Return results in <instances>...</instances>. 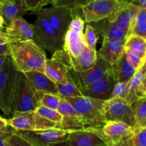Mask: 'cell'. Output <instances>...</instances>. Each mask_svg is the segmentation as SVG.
<instances>
[{"instance_id": "1", "label": "cell", "mask_w": 146, "mask_h": 146, "mask_svg": "<svg viewBox=\"0 0 146 146\" xmlns=\"http://www.w3.org/2000/svg\"><path fill=\"white\" fill-rule=\"evenodd\" d=\"M34 41L41 48L56 52L64 48V38L74 19L72 11L65 7L51 6L35 14Z\"/></svg>"}, {"instance_id": "28", "label": "cell", "mask_w": 146, "mask_h": 146, "mask_svg": "<svg viewBox=\"0 0 146 146\" xmlns=\"http://www.w3.org/2000/svg\"><path fill=\"white\" fill-rule=\"evenodd\" d=\"M131 34L146 39V9H140L137 14Z\"/></svg>"}, {"instance_id": "19", "label": "cell", "mask_w": 146, "mask_h": 146, "mask_svg": "<svg viewBox=\"0 0 146 146\" xmlns=\"http://www.w3.org/2000/svg\"><path fill=\"white\" fill-rule=\"evenodd\" d=\"M33 88L38 92L58 95V88L56 83L51 81L44 73L39 71H29L24 73Z\"/></svg>"}, {"instance_id": "37", "label": "cell", "mask_w": 146, "mask_h": 146, "mask_svg": "<svg viewBox=\"0 0 146 146\" xmlns=\"http://www.w3.org/2000/svg\"><path fill=\"white\" fill-rule=\"evenodd\" d=\"M10 40L6 35L5 32L0 33V56H9Z\"/></svg>"}, {"instance_id": "4", "label": "cell", "mask_w": 146, "mask_h": 146, "mask_svg": "<svg viewBox=\"0 0 146 146\" xmlns=\"http://www.w3.org/2000/svg\"><path fill=\"white\" fill-rule=\"evenodd\" d=\"M18 73L9 56L0 69V109L7 116L12 115Z\"/></svg>"}, {"instance_id": "5", "label": "cell", "mask_w": 146, "mask_h": 146, "mask_svg": "<svg viewBox=\"0 0 146 146\" xmlns=\"http://www.w3.org/2000/svg\"><path fill=\"white\" fill-rule=\"evenodd\" d=\"M39 92L36 91L25 74L19 71L12 108V115L20 113L35 111L38 107Z\"/></svg>"}, {"instance_id": "22", "label": "cell", "mask_w": 146, "mask_h": 146, "mask_svg": "<svg viewBox=\"0 0 146 146\" xmlns=\"http://www.w3.org/2000/svg\"><path fill=\"white\" fill-rule=\"evenodd\" d=\"M96 61L97 51L88 47H86L84 51L76 58L71 57L72 68L76 72H83L91 69L94 66Z\"/></svg>"}, {"instance_id": "10", "label": "cell", "mask_w": 146, "mask_h": 146, "mask_svg": "<svg viewBox=\"0 0 146 146\" xmlns=\"http://www.w3.org/2000/svg\"><path fill=\"white\" fill-rule=\"evenodd\" d=\"M112 66L104 60L97 57V61L93 68L83 72H76L71 68L68 75L71 81L80 90L84 89L104 78L111 70Z\"/></svg>"}, {"instance_id": "31", "label": "cell", "mask_w": 146, "mask_h": 146, "mask_svg": "<svg viewBox=\"0 0 146 146\" xmlns=\"http://www.w3.org/2000/svg\"><path fill=\"white\" fill-rule=\"evenodd\" d=\"M35 112L42 118L59 125L63 120V116L57 111V110L51 109L44 106H38L36 108Z\"/></svg>"}, {"instance_id": "36", "label": "cell", "mask_w": 146, "mask_h": 146, "mask_svg": "<svg viewBox=\"0 0 146 146\" xmlns=\"http://www.w3.org/2000/svg\"><path fill=\"white\" fill-rule=\"evenodd\" d=\"M128 94V83H117L110 98L125 99Z\"/></svg>"}, {"instance_id": "35", "label": "cell", "mask_w": 146, "mask_h": 146, "mask_svg": "<svg viewBox=\"0 0 146 146\" xmlns=\"http://www.w3.org/2000/svg\"><path fill=\"white\" fill-rule=\"evenodd\" d=\"M125 53L128 60L136 70H138L145 63V58L139 53L129 48H125Z\"/></svg>"}, {"instance_id": "40", "label": "cell", "mask_w": 146, "mask_h": 146, "mask_svg": "<svg viewBox=\"0 0 146 146\" xmlns=\"http://www.w3.org/2000/svg\"><path fill=\"white\" fill-rule=\"evenodd\" d=\"M13 129L9 125L7 119L0 116V133H11Z\"/></svg>"}, {"instance_id": "27", "label": "cell", "mask_w": 146, "mask_h": 146, "mask_svg": "<svg viewBox=\"0 0 146 146\" xmlns=\"http://www.w3.org/2000/svg\"><path fill=\"white\" fill-rule=\"evenodd\" d=\"M58 91V95L61 98H76L83 96L80 90L77 88L74 83L68 81L64 84H56Z\"/></svg>"}, {"instance_id": "12", "label": "cell", "mask_w": 146, "mask_h": 146, "mask_svg": "<svg viewBox=\"0 0 146 146\" xmlns=\"http://www.w3.org/2000/svg\"><path fill=\"white\" fill-rule=\"evenodd\" d=\"M140 8L133 5L128 1H123L118 10L108 19L110 22L125 31L129 36L132 33L133 27Z\"/></svg>"}, {"instance_id": "41", "label": "cell", "mask_w": 146, "mask_h": 146, "mask_svg": "<svg viewBox=\"0 0 146 146\" xmlns=\"http://www.w3.org/2000/svg\"><path fill=\"white\" fill-rule=\"evenodd\" d=\"M138 97L139 99L146 98V74L138 89Z\"/></svg>"}, {"instance_id": "33", "label": "cell", "mask_w": 146, "mask_h": 146, "mask_svg": "<svg viewBox=\"0 0 146 146\" xmlns=\"http://www.w3.org/2000/svg\"><path fill=\"white\" fill-rule=\"evenodd\" d=\"M57 111L63 117H78L73 106L65 98L61 97Z\"/></svg>"}, {"instance_id": "14", "label": "cell", "mask_w": 146, "mask_h": 146, "mask_svg": "<svg viewBox=\"0 0 146 146\" xmlns=\"http://www.w3.org/2000/svg\"><path fill=\"white\" fill-rule=\"evenodd\" d=\"M125 40L104 38L102 46L97 51V57L111 64H115L125 51Z\"/></svg>"}, {"instance_id": "24", "label": "cell", "mask_w": 146, "mask_h": 146, "mask_svg": "<svg viewBox=\"0 0 146 146\" xmlns=\"http://www.w3.org/2000/svg\"><path fill=\"white\" fill-rule=\"evenodd\" d=\"M134 113V132L146 128V98H141L131 105Z\"/></svg>"}, {"instance_id": "49", "label": "cell", "mask_w": 146, "mask_h": 146, "mask_svg": "<svg viewBox=\"0 0 146 146\" xmlns=\"http://www.w3.org/2000/svg\"><path fill=\"white\" fill-rule=\"evenodd\" d=\"M144 62H146V55H145V60H144Z\"/></svg>"}, {"instance_id": "11", "label": "cell", "mask_w": 146, "mask_h": 146, "mask_svg": "<svg viewBox=\"0 0 146 146\" xmlns=\"http://www.w3.org/2000/svg\"><path fill=\"white\" fill-rule=\"evenodd\" d=\"M104 113L106 121H117L128 124L133 128L134 113L131 105L125 99L110 98L104 103Z\"/></svg>"}, {"instance_id": "26", "label": "cell", "mask_w": 146, "mask_h": 146, "mask_svg": "<svg viewBox=\"0 0 146 146\" xmlns=\"http://www.w3.org/2000/svg\"><path fill=\"white\" fill-rule=\"evenodd\" d=\"M125 48L133 50L145 58L146 55V39L139 36L131 34L125 40Z\"/></svg>"}, {"instance_id": "47", "label": "cell", "mask_w": 146, "mask_h": 146, "mask_svg": "<svg viewBox=\"0 0 146 146\" xmlns=\"http://www.w3.org/2000/svg\"><path fill=\"white\" fill-rule=\"evenodd\" d=\"M6 139H7V138H6ZM6 146H12V145H11V144H9V143L7 142V141H6Z\"/></svg>"}, {"instance_id": "45", "label": "cell", "mask_w": 146, "mask_h": 146, "mask_svg": "<svg viewBox=\"0 0 146 146\" xmlns=\"http://www.w3.org/2000/svg\"><path fill=\"white\" fill-rule=\"evenodd\" d=\"M53 146H70L69 144L68 143V142H64V143H58L56 144V145H54Z\"/></svg>"}, {"instance_id": "17", "label": "cell", "mask_w": 146, "mask_h": 146, "mask_svg": "<svg viewBox=\"0 0 146 146\" xmlns=\"http://www.w3.org/2000/svg\"><path fill=\"white\" fill-rule=\"evenodd\" d=\"M27 12L24 0H0V16L6 27L14 20L21 18Z\"/></svg>"}, {"instance_id": "25", "label": "cell", "mask_w": 146, "mask_h": 146, "mask_svg": "<svg viewBox=\"0 0 146 146\" xmlns=\"http://www.w3.org/2000/svg\"><path fill=\"white\" fill-rule=\"evenodd\" d=\"M86 1L87 0H53L51 4L55 7H67L71 10L74 18L80 17L83 19L81 7Z\"/></svg>"}, {"instance_id": "2", "label": "cell", "mask_w": 146, "mask_h": 146, "mask_svg": "<svg viewBox=\"0 0 146 146\" xmlns=\"http://www.w3.org/2000/svg\"><path fill=\"white\" fill-rule=\"evenodd\" d=\"M10 57L14 66L20 72L39 71L44 73L46 54L34 40L11 42Z\"/></svg>"}, {"instance_id": "6", "label": "cell", "mask_w": 146, "mask_h": 146, "mask_svg": "<svg viewBox=\"0 0 146 146\" xmlns=\"http://www.w3.org/2000/svg\"><path fill=\"white\" fill-rule=\"evenodd\" d=\"M91 130L96 132L108 146H132L133 128L126 123L108 121L102 128Z\"/></svg>"}, {"instance_id": "15", "label": "cell", "mask_w": 146, "mask_h": 146, "mask_svg": "<svg viewBox=\"0 0 146 146\" xmlns=\"http://www.w3.org/2000/svg\"><path fill=\"white\" fill-rule=\"evenodd\" d=\"M4 32L11 42L34 40V26L22 17L14 20L6 27Z\"/></svg>"}, {"instance_id": "20", "label": "cell", "mask_w": 146, "mask_h": 146, "mask_svg": "<svg viewBox=\"0 0 146 146\" xmlns=\"http://www.w3.org/2000/svg\"><path fill=\"white\" fill-rule=\"evenodd\" d=\"M112 71L117 83H128L132 79L137 70L128 61L124 51L118 61L112 65Z\"/></svg>"}, {"instance_id": "3", "label": "cell", "mask_w": 146, "mask_h": 146, "mask_svg": "<svg viewBox=\"0 0 146 146\" xmlns=\"http://www.w3.org/2000/svg\"><path fill=\"white\" fill-rule=\"evenodd\" d=\"M65 98L73 106L86 128H101L106 123L105 101L86 96Z\"/></svg>"}, {"instance_id": "30", "label": "cell", "mask_w": 146, "mask_h": 146, "mask_svg": "<svg viewBox=\"0 0 146 146\" xmlns=\"http://www.w3.org/2000/svg\"><path fill=\"white\" fill-rule=\"evenodd\" d=\"M60 99H61V97L59 96L39 92L38 107L44 106L48 108H51V109L57 110Z\"/></svg>"}, {"instance_id": "34", "label": "cell", "mask_w": 146, "mask_h": 146, "mask_svg": "<svg viewBox=\"0 0 146 146\" xmlns=\"http://www.w3.org/2000/svg\"><path fill=\"white\" fill-rule=\"evenodd\" d=\"M51 3L50 0H24V7L27 11L35 14L43 9L44 6Z\"/></svg>"}, {"instance_id": "8", "label": "cell", "mask_w": 146, "mask_h": 146, "mask_svg": "<svg viewBox=\"0 0 146 146\" xmlns=\"http://www.w3.org/2000/svg\"><path fill=\"white\" fill-rule=\"evenodd\" d=\"M72 68L71 57L64 49L54 53L46 62L44 74L56 84H64L71 80L68 71Z\"/></svg>"}, {"instance_id": "32", "label": "cell", "mask_w": 146, "mask_h": 146, "mask_svg": "<svg viewBox=\"0 0 146 146\" xmlns=\"http://www.w3.org/2000/svg\"><path fill=\"white\" fill-rule=\"evenodd\" d=\"M84 36L86 47L96 51V45L98 36L92 26L88 24L86 27L85 32L84 33Z\"/></svg>"}, {"instance_id": "42", "label": "cell", "mask_w": 146, "mask_h": 146, "mask_svg": "<svg viewBox=\"0 0 146 146\" xmlns=\"http://www.w3.org/2000/svg\"><path fill=\"white\" fill-rule=\"evenodd\" d=\"M128 2L140 9H146V0H133L128 1Z\"/></svg>"}, {"instance_id": "7", "label": "cell", "mask_w": 146, "mask_h": 146, "mask_svg": "<svg viewBox=\"0 0 146 146\" xmlns=\"http://www.w3.org/2000/svg\"><path fill=\"white\" fill-rule=\"evenodd\" d=\"M123 1L87 0L81 7L83 20L92 24L109 19L119 9Z\"/></svg>"}, {"instance_id": "29", "label": "cell", "mask_w": 146, "mask_h": 146, "mask_svg": "<svg viewBox=\"0 0 146 146\" xmlns=\"http://www.w3.org/2000/svg\"><path fill=\"white\" fill-rule=\"evenodd\" d=\"M59 129L68 131H81L86 129L79 117H63Z\"/></svg>"}, {"instance_id": "16", "label": "cell", "mask_w": 146, "mask_h": 146, "mask_svg": "<svg viewBox=\"0 0 146 146\" xmlns=\"http://www.w3.org/2000/svg\"><path fill=\"white\" fill-rule=\"evenodd\" d=\"M67 142L70 146H108L96 132L88 128L71 131Z\"/></svg>"}, {"instance_id": "46", "label": "cell", "mask_w": 146, "mask_h": 146, "mask_svg": "<svg viewBox=\"0 0 146 146\" xmlns=\"http://www.w3.org/2000/svg\"><path fill=\"white\" fill-rule=\"evenodd\" d=\"M4 25V20H3L2 17L0 16V29H1L3 27V26Z\"/></svg>"}, {"instance_id": "38", "label": "cell", "mask_w": 146, "mask_h": 146, "mask_svg": "<svg viewBox=\"0 0 146 146\" xmlns=\"http://www.w3.org/2000/svg\"><path fill=\"white\" fill-rule=\"evenodd\" d=\"M132 146H146V128L134 132Z\"/></svg>"}, {"instance_id": "18", "label": "cell", "mask_w": 146, "mask_h": 146, "mask_svg": "<svg viewBox=\"0 0 146 146\" xmlns=\"http://www.w3.org/2000/svg\"><path fill=\"white\" fill-rule=\"evenodd\" d=\"M7 122L15 131H36L38 114L35 111L16 113L7 119Z\"/></svg>"}, {"instance_id": "39", "label": "cell", "mask_w": 146, "mask_h": 146, "mask_svg": "<svg viewBox=\"0 0 146 146\" xmlns=\"http://www.w3.org/2000/svg\"><path fill=\"white\" fill-rule=\"evenodd\" d=\"M6 141L12 146H32L26 142L22 138H20L18 135L14 133V130H13V132L7 137Z\"/></svg>"}, {"instance_id": "43", "label": "cell", "mask_w": 146, "mask_h": 146, "mask_svg": "<svg viewBox=\"0 0 146 146\" xmlns=\"http://www.w3.org/2000/svg\"><path fill=\"white\" fill-rule=\"evenodd\" d=\"M11 133H0V146H6V138Z\"/></svg>"}, {"instance_id": "23", "label": "cell", "mask_w": 146, "mask_h": 146, "mask_svg": "<svg viewBox=\"0 0 146 146\" xmlns=\"http://www.w3.org/2000/svg\"><path fill=\"white\" fill-rule=\"evenodd\" d=\"M145 74L146 62L137 70L132 79L128 82V94L125 100L129 105H132L133 103L139 100L138 97V91Z\"/></svg>"}, {"instance_id": "21", "label": "cell", "mask_w": 146, "mask_h": 146, "mask_svg": "<svg viewBox=\"0 0 146 146\" xmlns=\"http://www.w3.org/2000/svg\"><path fill=\"white\" fill-rule=\"evenodd\" d=\"M90 25L94 27L98 35H101L104 38L126 40L128 37V34L125 31H122L115 24L110 22L108 19L92 23L90 24Z\"/></svg>"}, {"instance_id": "13", "label": "cell", "mask_w": 146, "mask_h": 146, "mask_svg": "<svg viewBox=\"0 0 146 146\" xmlns=\"http://www.w3.org/2000/svg\"><path fill=\"white\" fill-rule=\"evenodd\" d=\"M117 84L116 80L111 70L104 77L92 85L81 90L83 96L107 101L110 99L114 86Z\"/></svg>"}, {"instance_id": "9", "label": "cell", "mask_w": 146, "mask_h": 146, "mask_svg": "<svg viewBox=\"0 0 146 146\" xmlns=\"http://www.w3.org/2000/svg\"><path fill=\"white\" fill-rule=\"evenodd\" d=\"M71 132L61 129L32 131H14V133L32 146H53L66 142Z\"/></svg>"}, {"instance_id": "48", "label": "cell", "mask_w": 146, "mask_h": 146, "mask_svg": "<svg viewBox=\"0 0 146 146\" xmlns=\"http://www.w3.org/2000/svg\"><path fill=\"white\" fill-rule=\"evenodd\" d=\"M1 32H4V31H2V29H0V33H1Z\"/></svg>"}, {"instance_id": "44", "label": "cell", "mask_w": 146, "mask_h": 146, "mask_svg": "<svg viewBox=\"0 0 146 146\" xmlns=\"http://www.w3.org/2000/svg\"><path fill=\"white\" fill-rule=\"evenodd\" d=\"M9 56H0V69L2 68L3 65H4L6 60L7 59V58H8Z\"/></svg>"}]
</instances>
